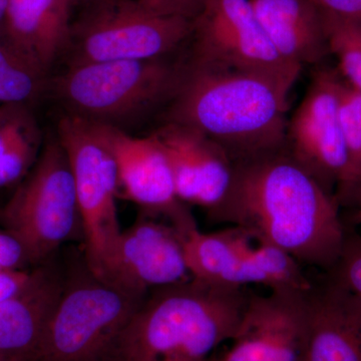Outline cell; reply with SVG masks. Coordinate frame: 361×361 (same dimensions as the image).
<instances>
[{
    "mask_svg": "<svg viewBox=\"0 0 361 361\" xmlns=\"http://www.w3.org/2000/svg\"><path fill=\"white\" fill-rule=\"evenodd\" d=\"M78 0H8L4 30L7 37L49 73L68 54L71 40V11Z\"/></svg>",
    "mask_w": 361,
    "mask_h": 361,
    "instance_id": "ac0fdd59",
    "label": "cell"
},
{
    "mask_svg": "<svg viewBox=\"0 0 361 361\" xmlns=\"http://www.w3.org/2000/svg\"><path fill=\"white\" fill-rule=\"evenodd\" d=\"M7 2L8 0H0V28L4 27V20H6Z\"/></svg>",
    "mask_w": 361,
    "mask_h": 361,
    "instance_id": "f546056e",
    "label": "cell"
},
{
    "mask_svg": "<svg viewBox=\"0 0 361 361\" xmlns=\"http://www.w3.org/2000/svg\"><path fill=\"white\" fill-rule=\"evenodd\" d=\"M339 118L345 146V174L337 187L339 206H355L361 186V92L341 78L339 87Z\"/></svg>",
    "mask_w": 361,
    "mask_h": 361,
    "instance_id": "7402d4cb",
    "label": "cell"
},
{
    "mask_svg": "<svg viewBox=\"0 0 361 361\" xmlns=\"http://www.w3.org/2000/svg\"><path fill=\"white\" fill-rule=\"evenodd\" d=\"M42 135L26 104H0V189L18 185L42 153Z\"/></svg>",
    "mask_w": 361,
    "mask_h": 361,
    "instance_id": "ffe728a7",
    "label": "cell"
},
{
    "mask_svg": "<svg viewBox=\"0 0 361 361\" xmlns=\"http://www.w3.org/2000/svg\"><path fill=\"white\" fill-rule=\"evenodd\" d=\"M327 274L345 286L361 300V235L346 231L341 256Z\"/></svg>",
    "mask_w": 361,
    "mask_h": 361,
    "instance_id": "cb8c5ba5",
    "label": "cell"
},
{
    "mask_svg": "<svg viewBox=\"0 0 361 361\" xmlns=\"http://www.w3.org/2000/svg\"><path fill=\"white\" fill-rule=\"evenodd\" d=\"M299 361H361V300L327 273L305 292Z\"/></svg>",
    "mask_w": 361,
    "mask_h": 361,
    "instance_id": "9a60e30c",
    "label": "cell"
},
{
    "mask_svg": "<svg viewBox=\"0 0 361 361\" xmlns=\"http://www.w3.org/2000/svg\"><path fill=\"white\" fill-rule=\"evenodd\" d=\"M35 267L37 266L33 264L25 245L13 233L0 227V272Z\"/></svg>",
    "mask_w": 361,
    "mask_h": 361,
    "instance_id": "d4e9b609",
    "label": "cell"
},
{
    "mask_svg": "<svg viewBox=\"0 0 361 361\" xmlns=\"http://www.w3.org/2000/svg\"><path fill=\"white\" fill-rule=\"evenodd\" d=\"M249 295L196 278L156 289L126 334L123 360L207 361L236 334Z\"/></svg>",
    "mask_w": 361,
    "mask_h": 361,
    "instance_id": "3957f363",
    "label": "cell"
},
{
    "mask_svg": "<svg viewBox=\"0 0 361 361\" xmlns=\"http://www.w3.org/2000/svg\"><path fill=\"white\" fill-rule=\"evenodd\" d=\"M73 23L68 66L166 58L190 39L193 21L161 16L137 0H92Z\"/></svg>",
    "mask_w": 361,
    "mask_h": 361,
    "instance_id": "ba28073f",
    "label": "cell"
},
{
    "mask_svg": "<svg viewBox=\"0 0 361 361\" xmlns=\"http://www.w3.org/2000/svg\"><path fill=\"white\" fill-rule=\"evenodd\" d=\"M167 154L176 192L187 206H198L207 215L229 191L234 161L217 142L193 129L165 123L153 133Z\"/></svg>",
    "mask_w": 361,
    "mask_h": 361,
    "instance_id": "5bb4252c",
    "label": "cell"
},
{
    "mask_svg": "<svg viewBox=\"0 0 361 361\" xmlns=\"http://www.w3.org/2000/svg\"><path fill=\"white\" fill-rule=\"evenodd\" d=\"M39 267L0 272V302L16 296L27 287L37 274Z\"/></svg>",
    "mask_w": 361,
    "mask_h": 361,
    "instance_id": "83f0119b",
    "label": "cell"
},
{
    "mask_svg": "<svg viewBox=\"0 0 361 361\" xmlns=\"http://www.w3.org/2000/svg\"><path fill=\"white\" fill-rule=\"evenodd\" d=\"M271 44L294 65H315L329 56L322 16L307 0H250Z\"/></svg>",
    "mask_w": 361,
    "mask_h": 361,
    "instance_id": "d6986e66",
    "label": "cell"
},
{
    "mask_svg": "<svg viewBox=\"0 0 361 361\" xmlns=\"http://www.w3.org/2000/svg\"><path fill=\"white\" fill-rule=\"evenodd\" d=\"M339 209L336 196L285 148L235 161L229 191L207 216L325 273L338 260L348 231Z\"/></svg>",
    "mask_w": 361,
    "mask_h": 361,
    "instance_id": "6da1fadb",
    "label": "cell"
},
{
    "mask_svg": "<svg viewBox=\"0 0 361 361\" xmlns=\"http://www.w3.org/2000/svg\"><path fill=\"white\" fill-rule=\"evenodd\" d=\"M0 223L25 245L35 266L49 262L78 233L84 239L70 161L56 135L44 142L37 163L0 211Z\"/></svg>",
    "mask_w": 361,
    "mask_h": 361,
    "instance_id": "8992f818",
    "label": "cell"
},
{
    "mask_svg": "<svg viewBox=\"0 0 361 361\" xmlns=\"http://www.w3.org/2000/svg\"><path fill=\"white\" fill-rule=\"evenodd\" d=\"M56 137L68 156L85 242V263L94 275L109 281L122 230L116 198L120 196L115 159L92 123L63 114Z\"/></svg>",
    "mask_w": 361,
    "mask_h": 361,
    "instance_id": "52a82bcc",
    "label": "cell"
},
{
    "mask_svg": "<svg viewBox=\"0 0 361 361\" xmlns=\"http://www.w3.org/2000/svg\"><path fill=\"white\" fill-rule=\"evenodd\" d=\"M189 61L262 73L293 87L302 66L282 59L271 44L250 0H209L193 20Z\"/></svg>",
    "mask_w": 361,
    "mask_h": 361,
    "instance_id": "9c48e42d",
    "label": "cell"
},
{
    "mask_svg": "<svg viewBox=\"0 0 361 361\" xmlns=\"http://www.w3.org/2000/svg\"><path fill=\"white\" fill-rule=\"evenodd\" d=\"M90 123L113 154L120 193L126 199L180 231L197 226L188 206L178 198L170 161L155 135L137 137L118 128Z\"/></svg>",
    "mask_w": 361,
    "mask_h": 361,
    "instance_id": "8fae6325",
    "label": "cell"
},
{
    "mask_svg": "<svg viewBox=\"0 0 361 361\" xmlns=\"http://www.w3.org/2000/svg\"><path fill=\"white\" fill-rule=\"evenodd\" d=\"M92 0H78V2H92Z\"/></svg>",
    "mask_w": 361,
    "mask_h": 361,
    "instance_id": "4dcf8cb0",
    "label": "cell"
},
{
    "mask_svg": "<svg viewBox=\"0 0 361 361\" xmlns=\"http://www.w3.org/2000/svg\"><path fill=\"white\" fill-rule=\"evenodd\" d=\"M146 298L97 277L85 263L66 277L37 361H123V339Z\"/></svg>",
    "mask_w": 361,
    "mask_h": 361,
    "instance_id": "5b68a950",
    "label": "cell"
},
{
    "mask_svg": "<svg viewBox=\"0 0 361 361\" xmlns=\"http://www.w3.org/2000/svg\"><path fill=\"white\" fill-rule=\"evenodd\" d=\"M329 54L337 61L341 77L361 92V23L323 14Z\"/></svg>",
    "mask_w": 361,
    "mask_h": 361,
    "instance_id": "603a6c76",
    "label": "cell"
},
{
    "mask_svg": "<svg viewBox=\"0 0 361 361\" xmlns=\"http://www.w3.org/2000/svg\"><path fill=\"white\" fill-rule=\"evenodd\" d=\"M291 89L262 73L188 59L165 123L201 133L234 161L279 151L286 148Z\"/></svg>",
    "mask_w": 361,
    "mask_h": 361,
    "instance_id": "7a4b0ae2",
    "label": "cell"
},
{
    "mask_svg": "<svg viewBox=\"0 0 361 361\" xmlns=\"http://www.w3.org/2000/svg\"><path fill=\"white\" fill-rule=\"evenodd\" d=\"M65 283V274L44 263L27 287L0 302V358L37 361L45 330Z\"/></svg>",
    "mask_w": 361,
    "mask_h": 361,
    "instance_id": "e0dca14e",
    "label": "cell"
},
{
    "mask_svg": "<svg viewBox=\"0 0 361 361\" xmlns=\"http://www.w3.org/2000/svg\"><path fill=\"white\" fill-rule=\"evenodd\" d=\"M305 292L250 294L231 346L217 361H299Z\"/></svg>",
    "mask_w": 361,
    "mask_h": 361,
    "instance_id": "4fadbf2b",
    "label": "cell"
},
{
    "mask_svg": "<svg viewBox=\"0 0 361 361\" xmlns=\"http://www.w3.org/2000/svg\"><path fill=\"white\" fill-rule=\"evenodd\" d=\"M320 13L361 23V0H307Z\"/></svg>",
    "mask_w": 361,
    "mask_h": 361,
    "instance_id": "4316f807",
    "label": "cell"
},
{
    "mask_svg": "<svg viewBox=\"0 0 361 361\" xmlns=\"http://www.w3.org/2000/svg\"><path fill=\"white\" fill-rule=\"evenodd\" d=\"M184 63L166 58L68 66L49 92L65 114L126 130L174 96Z\"/></svg>",
    "mask_w": 361,
    "mask_h": 361,
    "instance_id": "277c9868",
    "label": "cell"
},
{
    "mask_svg": "<svg viewBox=\"0 0 361 361\" xmlns=\"http://www.w3.org/2000/svg\"><path fill=\"white\" fill-rule=\"evenodd\" d=\"M51 78L0 28V104L32 106L49 89Z\"/></svg>",
    "mask_w": 361,
    "mask_h": 361,
    "instance_id": "44dd1931",
    "label": "cell"
},
{
    "mask_svg": "<svg viewBox=\"0 0 361 361\" xmlns=\"http://www.w3.org/2000/svg\"><path fill=\"white\" fill-rule=\"evenodd\" d=\"M123 361H135V360H125Z\"/></svg>",
    "mask_w": 361,
    "mask_h": 361,
    "instance_id": "d6a6232c",
    "label": "cell"
},
{
    "mask_svg": "<svg viewBox=\"0 0 361 361\" xmlns=\"http://www.w3.org/2000/svg\"><path fill=\"white\" fill-rule=\"evenodd\" d=\"M341 82L337 70L316 71L286 130L292 158L334 196L348 165L339 118Z\"/></svg>",
    "mask_w": 361,
    "mask_h": 361,
    "instance_id": "30bf717a",
    "label": "cell"
},
{
    "mask_svg": "<svg viewBox=\"0 0 361 361\" xmlns=\"http://www.w3.org/2000/svg\"><path fill=\"white\" fill-rule=\"evenodd\" d=\"M356 213L355 215V221L356 223H361V186L360 191H358L357 199H356L355 203Z\"/></svg>",
    "mask_w": 361,
    "mask_h": 361,
    "instance_id": "f1b7e54d",
    "label": "cell"
},
{
    "mask_svg": "<svg viewBox=\"0 0 361 361\" xmlns=\"http://www.w3.org/2000/svg\"><path fill=\"white\" fill-rule=\"evenodd\" d=\"M0 361H11V360H2V358H0Z\"/></svg>",
    "mask_w": 361,
    "mask_h": 361,
    "instance_id": "1f68e13d",
    "label": "cell"
},
{
    "mask_svg": "<svg viewBox=\"0 0 361 361\" xmlns=\"http://www.w3.org/2000/svg\"><path fill=\"white\" fill-rule=\"evenodd\" d=\"M209 0H137L140 4L161 16H178L193 21Z\"/></svg>",
    "mask_w": 361,
    "mask_h": 361,
    "instance_id": "484cf974",
    "label": "cell"
},
{
    "mask_svg": "<svg viewBox=\"0 0 361 361\" xmlns=\"http://www.w3.org/2000/svg\"><path fill=\"white\" fill-rule=\"evenodd\" d=\"M184 232L168 221L144 215L121 233L109 281L146 294L192 279Z\"/></svg>",
    "mask_w": 361,
    "mask_h": 361,
    "instance_id": "7c38bea8",
    "label": "cell"
},
{
    "mask_svg": "<svg viewBox=\"0 0 361 361\" xmlns=\"http://www.w3.org/2000/svg\"><path fill=\"white\" fill-rule=\"evenodd\" d=\"M236 226L213 233L198 226L184 234L185 252L192 276L209 283L245 288L268 286L264 249Z\"/></svg>",
    "mask_w": 361,
    "mask_h": 361,
    "instance_id": "2e32d148",
    "label": "cell"
}]
</instances>
